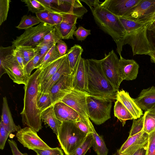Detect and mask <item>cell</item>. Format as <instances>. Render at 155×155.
<instances>
[{"mask_svg": "<svg viewBox=\"0 0 155 155\" xmlns=\"http://www.w3.org/2000/svg\"><path fill=\"white\" fill-rule=\"evenodd\" d=\"M41 70H36L29 77L25 85L24 106L20 114L24 125L30 127L37 132L42 128L41 118L42 112L38 108L37 98L39 91L38 77Z\"/></svg>", "mask_w": 155, "mask_h": 155, "instance_id": "6da1fadb", "label": "cell"}, {"mask_svg": "<svg viewBox=\"0 0 155 155\" xmlns=\"http://www.w3.org/2000/svg\"><path fill=\"white\" fill-rule=\"evenodd\" d=\"M90 95L117 100V91L106 78L103 71L101 60L85 59Z\"/></svg>", "mask_w": 155, "mask_h": 155, "instance_id": "7a4b0ae2", "label": "cell"}, {"mask_svg": "<svg viewBox=\"0 0 155 155\" xmlns=\"http://www.w3.org/2000/svg\"><path fill=\"white\" fill-rule=\"evenodd\" d=\"M95 23L116 43L117 48L126 32L118 17L100 5L91 12Z\"/></svg>", "mask_w": 155, "mask_h": 155, "instance_id": "3957f363", "label": "cell"}, {"mask_svg": "<svg viewBox=\"0 0 155 155\" xmlns=\"http://www.w3.org/2000/svg\"><path fill=\"white\" fill-rule=\"evenodd\" d=\"M87 135L80 130L75 121H69L62 122L57 136L65 155H72Z\"/></svg>", "mask_w": 155, "mask_h": 155, "instance_id": "277c9868", "label": "cell"}, {"mask_svg": "<svg viewBox=\"0 0 155 155\" xmlns=\"http://www.w3.org/2000/svg\"><path fill=\"white\" fill-rule=\"evenodd\" d=\"M13 45L0 47V77L7 73L13 82L18 84H26L28 77L18 64Z\"/></svg>", "mask_w": 155, "mask_h": 155, "instance_id": "5b68a950", "label": "cell"}, {"mask_svg": "<svg viewBox=\"0 0 155 155\" xmlns=\"http://www.w3.org/2000/svg\"><path fill=\"white\" fill-rule=\"evenodd\" d=\"M147 24L136 30L125 34L122 39L117 51L120 56L123 45L128 44L130 46L133 56L137 54H148L152 51H155L149 41L147 35Z\"/></svg>", "mask_w": 155, "mask_h": 155, "instance_id": "8992f818", "label": "cell"}, {"mask_svg": "<svg viewBox=\"0 0 155 155\" xmlns=\"http://www.w3.org/2000/svg\"><path fill=\"white\" fill-rule=\"evenodd\" d=\"M87 102L88 117L95 124L101 125L111 118L112 100L89 94Z\"/></svg>", "mask_w": 155, "mask_h": 155, "instance_id": "52a82bcc", "label": "cell"}, {"mask_svg": "<svg viewBox=\"0 0 155 155\" xmlns=\"http://www.w3.org/2000/svg\"><path fill=\"white\" fill-rule=\"evenodd\" d=\"M54 28L53 26L40 23L36 26L25 30L21 35L13 39L12 45L15 48L20 46L35 48Z\"/></svg>", "mask_w": 155, "mask_h": 155, "instance_id": "ba28073f", "label": "cell"}, {"mask_svg": "<svg viewBox=\"0 0 155 155\" xmlns=\"http://www.w3.org/2000/svg\"><path fill=\"white\" fill-rule=\"evenodd\" d=\"M104 73L110 83L117 91L123 81L120 77L119 68V59L113 50L101 60Z\"/></svg>", "mask_w": 155, "mask_h": 155, "instance_id": "9c48e42d", "label": "cell"}, {"mask_svg": "<svg viewBox=\"0 0 155 155\" xmlns=\"http://www.w3.org/2000/svg\"><path fill=\"white\" fill-rule=\"evenodd\" d=\"M37 131L30 127L21 129L16 134L18 141L29 150L51 148L38 135Z\"/></svg>", "mask_w": 155, "mask_h": 155, "instance_id": "30bf717a", "label": "cell"}, {"mask_svg": "<svg viewBox=\"0 0 155 155\" xmlns=\"http://www.w3.org/2000/svg\"><path fill=\"white\" fill-rule=\"evenodd\" d=\"M73 89V73L62 75L48 93L51 98L52 105L61 102Z\"/></svg>", "mask_w": 155, "mask_h": 155, "instance_id": "8fae6325", "label": "cell"}, {"mask_svg": "<svg viewBox=\"0 0 155 155\" xmlns=\"http://www.w3.org/2000/svg\"><path fill=\"white\" fill-rule=\"evenodd\" d=\"M89 93L73 89L61 102L67 105L84 118L89 119L87 112V97Z\"/></svg>", "mask_w": 155, "mask_h": 155, "instance_id": "7c38bea8", "label": "cell"}, {"mask_svg": "<svg viewBox=\"0 0 155 155\" xmlns=\"http://www.w3.org/2000/svg\"><path fill=\"white\" fill-rule=\"evenodd\" d=\"M155 12V0H140L124 18L142 22Z\"/></svg>", "mask_w": 155, "mask_h": 155, "instance_id": "4fadbf2b", "label": "cell"}, {"mask_svg": "<svg viewBox=\"0 0 155 155\" xmlns=\"http://www.w3.org/2000/svg\"><path fill=\"white\" fill-rule=\"evenodd\" d=\"M63 20L61 24L55 25L56 28L62 39H74V31L77 29L76 25L78 17L75 14L63 12L60 10Z\"/></svg>", "mask_w": 155, "mask_h": 155, "instance_id": "5bb4252c", "label": "cell"}, {"mask_svg": "<svg viewBox=\"0 0 155 155\" xmlns=\"http://www.w3.org/2000/svg\"><path fill=\"white\" fill-rule=\"evenodd\" d=\"M140 0H105L100 5L118 17H124Z\"/></svg>", "mask_w": 155, "mask_h": 155, "instance_id": "9a60e30c", "label": "cell"}, {"mask_svg": "<svg viewBox=\"0 0 155 155\" xmlns=\"http://www.w3.org/2000/svg\"><path fill=\"white\" fill-rule=\"evenodd\" d=\"M72 73L73 89L88 93L85 59L81 57Z\"/></svg>", "mask_w": 155, "mask_h": 155, "instance_id": "2e32d148", "label": "cell"}, {"mask_svg": "<svg viewBox=\"0 0 155 155\" xmlns=\"http://www.w3.org/2000/svg\"><path fill=\"white\" fill-rule=\"evenodd\" d=\"M148 138L149 134L143 130L135 135L129 137L119 150L120 152L127 155H132L148 142Z\"/></svg>", "mask_w": 155, "mask_h": 155, "instance_id": "e0dca14e", "label": "cell"}, {"mask_svg": "<svg viewBox=\"0 0 155 155\" xmlns=\"http://www.w3.org/2000/svg\"><path fill=\"white\" fill-rule=\"evenodd\" d=\"M139 66L134 60L125 59L120 57L119 68L120 75L123 80L135 79L138 73Z\"/></svg>", "mask_w": 155, "mask_h": 155, "instance_id": "ac0fdd59", "label": "cell"}, {"mask_svg": "<svg viewBox=\"0 0 155 155\" xmlns=\"http://www.w3.org/2000/svg\"><path fill=\"white\" fill-rule=\"evenodd\" d=\"M133 100L141 110L145 111L149 110L155 104V87L143 89Z\"/></svg>", "mask_w": 155, "mask_h": 155, "instance_id": "d6986e66", "label": "cell"}, {"mask_svg": "<svg viewBox=\"0 0 155 155\" xmlns=\"http://www.w3.org/2000/svg\"><path fill=\"white\" fill-rule=\"evenodd\" d=\"M54 106L56 116L61 122L75 121L80 117V115L74 110L63 102H58Z\"/></svg>", "mask_w": 155, "mask_h": 155, "instance_id": "ffe728a7", "label": "cell"}, {"mask_svg": "<svg viewBox=\"0 0 155 155\" xmlns=\"http://www.w3.org/2000/svg\"><path fill=\"white\" fill-rule=\"evenodd\" d=\"M66 56L67 54L41 68V70L38 77L39 87L51 78L60 67Z\"/></svg>", "mask_w": 155, "mask_h": 155, "instance_id": "44dd1931", "label": "cell"}, {"mask_svg": "<svg viewBox=\"0 0 155 155\" xmlns=\"http://www.w3.org/2000/svg\"><path fill=\"white\" fill-rule=\"evenodd\" d=\"M116 100L120 101L132 114L134 119L143 116V111L134 102L129 93L122 89L118 91Z\"/></svg>", "mask_w": 155, "mask_h": 155, "instance_id": "7402d4cb", "label": "cell"}, {"mask_svg": "<svg viewBox=\"0 0 155 155\" xmlns=\"http://www.w3.org/2000/svg\"><path fill=\"white\" fill-rule=\"evenodd\" d=\"M71 74L67 55L60 67L51 78L39 87L38 92L43 93H48L52 86L62 75Z\"/></svg>", "mask_w": 155, "mask_h": 155, "instance_id": "603a6c76", "label": "cell"}, {"mask_svg": "<svg viewBox=\"0 0 155 155\" xmlns=\"http://www.w3.org/2000/svg\"><path fill=\"white\" fill-rule=\"evenodd\" d=\"M1 120L5 127L10 134L17 132L21 129L20 127L16 125L13 121L6 97L3 98Z\"/></svg>", "mask_w": 155, "mask_h": 155, "instance_id": "cb8c5ba5", "label": "cell"}, {"mask_svg": "<svg viewBox=\"0 0 155 155\" xmlns=\"http://www.w3.org/2000/svg\"><path fill=\"white\" fill-rule=\"evenodd\" d=\"M41 118V120L47 124L57 136L62 122L56 117L54 112V105L42 111Z\"/></svg>", "mask_w": 155, "mask_h": 155, "instance_id": "d4e9b609", "label": "cell"}, {"mask_svg": "<svg viewBox=\"0 0 155 155\" xmlns=\"http://www.w3.org/2000/svg\"><path fill=\"white\" fill-rule=\"evenodd\" d=\"M83 51L82 47L75 45L68 51L67 55L71 72H73Z\"/></svg>", "mask_w": 155, "mask_h": 155, "instance_id": "484cf974", "label": "cell"}, {"mask_svg": "<svg viewBox=\"0 0 155 155\" xmlns=\"http://www.w3.org/2000/svg\"><path fill=\"white\" fill-rule=\"evenodd\" d=\"M114 114L122 123L123 126L125 125L127 120L134 119V117L124 106L119 100H117L114 107Z\"/></svg>", "mask_w": 155, "mask_h": 155, "instance_id": "4316f807", "label": "cell"}, {"mask_svg": "<svg viewBox=\"0 0 155 155\" xmlns=\"http://www.w3.org/2000/svg\"><path fill=\"white\" fill-rule=\"evenodd\" d=\"M92 134L93 141L92 147L97 155H107L108 150L102 137L99 135L96 132L94 128Z\"/></svg>", "mask_w": 155, "mask_h": 155, "instance_id": "83f0119b", "label": "cell"}, {"mask_svg": "<svg viewBox=\"0 0 155 155\" xmlns=\"http://www.w3.org/2000/svg\"><path fill=\"white\" fill-rule=\"evenodd\" d=\"M61 56L58 52L56 44H54L45 56L37 64L35 69L43 68Z\"/></svg>", "mask_w": 155, "mask_h": 155, "instance_id": "f1b7e54d", "label": "cell"}, {"mask_svg": "<svg viewBox=\"0 0 155 155\" xmlns=\"http://www.w3.org/2000/svg\"><path fill=\"white\" fill-rule=\"evenodd\" d=\"M126 32L129 33L142 26L145 24L124 17H118Z\"/></svg>", "mask_w": 155, "mask_h": 155, "instance_id": "f546056e", "label": "cell"}, {"mask_svg": "<svg viewBox=\"0 0 155 155\" xmlns=\"http://www.w3.org/2000/svg\"><path fill=\"white\" fill-rule=\"evenodd\" d=\"M22 56L25 67L27 64L38 53V51L35 47L20 46L16 47Z\"/></svg>", "mask_w": 155, "mask_h": 155, "instance_id": "4dcf8cb0", "label": "cell"}, {"mask_svg": "<svg viewBox=\"0 0 155 155\" xmlns=\"http://www.w3.org/2000/svg\"><path fill=\"white\" fill-rule=\"evenodd\" d=\"M40 23L36 16L26 15L21 17L19 24L16 28L19 29L25 30Z\"/></svg>", "mask_w": 155, "mask_h": 155, "instance_id": "1f68e13d", "label": "cell"}, {"mask_svg": "<svg viewBox=\"0 0 155 155\" xmlns=\"http://www.w3.org/2000/svg\"><path fill=\"white\" fill-rule=\"evenodd\" d=\"M37 105L38 108L41 112L53 106L52 100L49 93L38 92L37 98Z\"/></svg>", "mask_w": 155, "mask_h": 155, "instance_id": "d6a6232c", "label": "cell"}, {"mask_svg": "<svg viewBox=\"0 0 155 155\" xmlns=\"http://www.w3.org/2000/svg\"><path fill=\"white\" fill-rule=\"evenodd\" d=\"M75 122L80 130L87 135L93 133L94 127L90 119L80 116L79 118L75 120Z\"/></svg>", "mask_w": 155, "mask_h": 155, "instance_id": "836d02e7", "label": "cell"}, {"mask_svg": "<svg viewBox=\"0 0 155 155\" xmlns=\"http://www.w3.org/2000/svg\"><path fill=\"white\" fill-rule=\"evenodd\" d=\"M143 115V130L149 134L155 130V114L146 111Z\"/></svg>", "mask_w": 155, "mask_h": 155, "instance_id": "e575fe53", "label": "cell"}, {"mask_svg": "<svg viewBox=\"0 0 155 155\" xmlns=\"http://www.w3.org/2000/svg\"><path fill=\"white\" fill-rule=\"evenodd\" d=\"M93 141L92 134L87 135L84 142L78 147L72 155H84L92 147Z\"/></svg>", "mask_w": 155, "mask_h": 155, "instance_id": "d590c367", "label": "cell"}, {"mask_svg": "<svg viewBox=\"0 0 155 155\" xmlns=\"http://www.w3.org/2000/svg\"><path fill=\"white\" fill-rule=\"evenodd\" d=\"M21 1L26 4L28 10L33 13L36 14L45 10L43 6L38 0H23Z\"/></svg>", "mask_w": 155, "mask_h": 155, "instance_id": "8d00e7d4", "label": "cell"}, {"mask_svg": "<svg viewBox=\"0 0 155 155\" xmlns=\"http://www.w3.org/2000/svg\"><path fill=\"white\" fill-rule=\"evenodd\" d=\"M144 115L137 119H133V124L129 132V137H131L139 133L143 130Z\"/></svg>", "mask_w": 155, "mask_h": 155, "instance_id": "74e56055", "label": "cell"}, {"mask_svg": "<svg viewBox=\"0 0 155 155\" xmlns=\"http://www.w3.org/2000/svg\"><path fill=\"white\" fill-rule=\"evenodd\" d=\"M11 2L10 0H0V25L7 19Z\"/></svg>", "mask_w": 155, "mask_h": 155, "instance_id": "f35d334b", "label": "cell"}, {"mask_svg": "<svg viewBox=\"0 0 155 155\" xmlns=\"http://www.w3.org/2000/svg\"><path fill=\"white\" fill-rule=\"evenodd\" d=\"M61 39H62L54 27L53 29L45 35L40 43H49L55 44Z\"/></svg>", "mask_w": 155, "mask_h": 155, "instance_id": "ab89813d", "label": "cell"}, {"mask_svg": "<svg viewBox=\"0 0 155 155\" xmlns=\"http://www.w3.org/2000/svg\"><path fill=\"white\" fill-rule=\"evenodd\" d=\"M36 17L41 23L46 24L54 27V23L52 20L49 12L45 9L36 14Z\"/></svg>", "mask_w": 155, "mask_h": 155, "instance_id": "60d3db41", "label": "cell"}, {"mask_svg": "<svg viewBox=\"0 0 155 155\" xmlns=\"http://www.w3.org/2000/svg\"><path fill=\"white\" fill-rule=\"evenodd\" d=\"M33 150L37 155H64L61 149L58 147L46 149H35Z\"/></svg>", "mask_w": 155, "mask_h": 155, "instance_id": "b9f144b4", "label": "cell"}, {"mask_svg": "<svg viewBox=\"0 0 155 155\" xmlns=\"http://www.w3.org/2000/svg\"><path fill=\"white\" fill-rule=\"evenodd\" d=\"M54 45L51 43H40L36 46L35 48L38 51L40 58V61L49 52Z\"/></svg>", "mask_w": 155, "mask_h": 155, "instance_id": "7bdbcfd3", "label": "cell"}, {"mask_svg": "<svg viewBox=\"0 0 155 155\" xmlns=\"http://www.w3.org/2000/svg\"><path fill=\"white\" fill-rule=\"evenodd\" d=\"M91 30L87 29L82 26H80L75 30L74 34L77 39L82 41L86 39L88 36L91 35Z\"/></svg>", "mask_w": 155, "mask_h": 155, "instance_id": "ee69618b", "label": "cell"}, {"mask_svg": "<svg viewBox=\"0 0 155 155\" xmlns=\"http://www.w3.org/2000/svg\"><path fill=\"white\" fill-rule=\"evenodd\" d=\"M10 134L5 127L1 120L0 123V149L1 150L4 149L6 142Z\"/></svg>", "mask_w": 155, "mask_h": 155, "instance_id": "f6af8a7d", "label": "cell"}, {"mask_svg": "<svg viewBox=\"0 0 155 155\" xmlns=\"http://www.w3.org/2000/svg\"><path fill=\"white\" fill-rule=\"evenodd\" d=\"M147 155H155V130L149 134Z\"/></svg>", "mask_w": 155, "mask_h": 155, "instance_id": "bcb514c9", "label": "cell"}, {"mask_svg": "<svg viewBox=\"0 0 155 155\" xmlns=\"http://www.w3.org/2000/svg\"><path fill=\"white\" fill-rule=\"evenodd\" d=\"M40 61V55L38 53L31 59L25 67V72L28 77L31 75L32 71L35 69V68Z\"/></svg>", "mask_w": 155, "mask_h": 155, "instance_id": "7dc6e473", "label": "cell"}, {"mask_svg": "<svg viewBox=\"0 0 155 155\" xmlns=\"http://www.w3.org/2000/svg\"><path fill=\"white\" fill-rule=\"evenodd\" d=\"M13 155H29L26 153H22L18 150L15 141L13 139L8 140Z\"/></svg>", "mask_w": 155, "mask_h": 155, "instance_id": "c3c4849f", "label": "cell"}, {"mask_svg": "<svg viewBox=\"0 0 155 155\" xmlns=\"http://www.w3.org/2000/svg\"><path fill=\"white\" fill-rule=\"evenodd\" d=\"M56 45L58 52L61 56H63L67 54V46L62 39L60 40Z\"/></svg>", "mask_w": 155, "mask_h": 155, "instance_id": "681fc988", "label": "cell"}, {"mask_svg": "<svg viewBox=\"0 0 155 155\" xmlns=\"http://www.w3.org/2000/svg\"><path fill=\"white\" fill-rule=\"evenodd\" d=\"M89 6L91 11H92L97 7L100 5L101 2L99 0H81Z\"/></svg>", "mask_w": 155, "mask_h": 155, "instance_id": "f907efd6", "label": "cell"}, {"mask_svg": "<svg viewBox=\"0 0 155 155\" xmlns=\"http://www.w3.org/2000/svg\"><path fill=\"white\" fill-rule=\"evenodd\" d=\"M14 52L16 59L18 64L22 69L25 72V67L24 64V59L22 56L20 52L16 48L14 50Z\"/></svg>", "mask_w": 155, "mask_h": 155, "instance_id": "816d5d0a", "label": "cell"}, {"mask_svg": "<svg viewBox=\"0 0 155 155\" xmlns=\"http://www.w3.org/2000/svg\"><path fill=\"white\" fill-rule=\"evenodd\" d=\"M147 35L149 41L155 51V32L147 30Z\"/></svg>", "mask_w": 155, "mask_h": 155, "instance_id": "f5cc1de1", "label": "cell"}, {"mask_svg": "<svg viewBox=\"0 0 155 155\" xmlns=\"http://www.w3.org/2000/svg\"><path fill=\"white\" fill-rule=\"evenodd\" d=\"M148 142L136 151L132 155H147Z\"/></svg>", "mask_w": 155, "mask_h": 155, "instance_id": "db71d44e", "label": "cell"}, {"mask_svg": "<svg viewBox=\"0 0 155 155\" xmlns=\"http://www.w3.org/2000/svg\"><path fill=\"white\" fill-rule=\"evenodd\" d=\"M147 24V30L155 32V21L146 23Z\"/></svg>", "mask_w": 155, "mask_h": 155, "instance_id": "11a10c76", "label": "cell"}, {"mask_svg": "<svg viewBox=\"0 0 155 155\" xmlns=\"http://www.w3.org/2000/svg\"><path fill=\"white\" fill-rule=\"evenodd\" d=\"M148 55L150 57L151 61L155 64V51H151Z\"/></svg>", "mask_w": 155, "mask_h": 155, "instance_id": "9f6ffc18", "label": "cell"}, {"mask_svg": "<svg viewBox=\"0 0 155 155\" xmlns=\"http://www.w3.org/2000/svg\"><path fill=\"white\" fill-rule=\"evenodd\" d=\"M155 21V12L146 21L145 23H149Z\"/></svg>", "mask_w": 155, "mask_h": 155, "instance_id": "6f0895ef", "label": "cell"}, {"mask_svg": "<svg viewBox=\"0 0 155 155\" xmlns=\"http://www.w3.org/2000/svg\"><path fill=\"white\" fill-rule=\"evenodd\" d=\"M147 111L149 113L155 114V104L150 109Z\"/></svg>", "mask_w": 155, "mask_h": 155, "instance_id": "680465c9", "label": "cell"}, {"mask_svg": "<svg viewBox=\"0 0 155 155\" xmlns=\"http://www.w3.org/2000/svg\"><path fill=\"white\" fill-rule=\"evenodd\" d=\"M113 155H127V154L120 153L119 152V149L117 150L116 152L114 153Z\"/></svg>", "mask_w": 155, "mask_h": 155, "instance_id": "91938a15", "label": "cell"}]
</instances>
